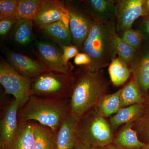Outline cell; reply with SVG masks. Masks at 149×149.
<instances>
[{
	"label": "cell",
	"mask_w": 149,
	"mask_h": 149,
	"mask_svg": "<svg viewBox=\"0 0 149 149\" xmlns=\"http://www.w3.org/2000/svg\"><path fill=\"white\" fill-rule=\"evenodd\" d=\"M74 75L70 108V113L80 118L93 109L107 94L109 83L104 76L103 69L91 72L81 67Z\"/></svg>",
	"instance_id": "obj_1"
},
{
	"label": "cell",
	"mask_w": 149,
	"mask_h": 149,
	"mask_svg": "<svg viewBox=\"0 0 149 149\" xmlns=\"http://www.w3.org/2000/svg\"><path fill=\"white\" fill-rule=\"evenodd\" d=\"M117 34L116 20L95 22L83 44L82 51L90 57L91 63L87 67H83L95 72L109 65L116 57L114 39Z\"/></svg>",
	"instance_id": "obj_2"
},
{
	"label": "cell",
	"mask_w": 149,
	"mask_h": 149,
	"mask_svg": "<svg viewBox=\"0 0 149 149\" xmlns=\"http://www.w3.org/2000/svg\"><path fill=\"white\" fill-rule=\"evenodd\" d=\"M69 102L32 95L19 110V121H36L56 133L70 112Z\"/></svg>",
	"instance_id": "obj_3"
},
{
	"label": "cell",
	"mask_w": 149,
	"mask_h": 149,
	"mask_svg": "<svg viewBox=\"0 0 149 149\" xmlns=\"http://www.w3.org/2000/svg\"><path fill=\"white\" fill-rule=\"evenodd\" d=\"M79 141L90 146L104 148L112 144L113 129L106 118L93 109L79 120Z\"/></svg>",
	"instance_id": "obj_4"
},
{
	"label": "cell",
	"mask_w": 149,
	"mask_h": 149,
	"mask_svg": "<svg viewBox=\"0 0 149 149\" xmlns=\"http://www.w3.org/2000/svg\"><path fill=\"white\" fill-rule=\"evenodd\" d=\"M74 81V73L48 71L33 79L32 95L67 100L71 97Z\"/></svg>",
	"instance_id": "obj_5"
},
{
	"label": "cell",
	"mask_w": 149,
	"mask_h": 149,
	"mask_svg": "<svg viewBox=\"0 0 149 149\" xmlns=\"http://www.w3.org/2000/svg\"><path fill=\"white\" fill-rule=\"evenodd\" d=\"M33 79L21 75L3 59L0 62V83L4 88L5 94L13 95L18 102L19 109L32 96Z\"/></svg>",
	"instance_id": "obj_6"
},
{
	"label": "cell",
	"mask_w": 149,
	"mask_h": 149,
	"mask_svg": "<svg viewBox=\"0 0 149 149\" xmlns=\"http://www.w3.org/2000/svg\"><path fill=\"white\" fill-rule=\"evenodd\" d=\"M80 3L78 5L68 2L66 5L69 12V28L73 45L82 52L83 44L95 21Z\"/></svg>",
	"instance_id": "obj_7"
},
{
	"label": "cell",
	"mask_w": 149,
	"mask_h": 149,
	"mask_svg": "<svg viewBox=\"0 0 149 149\" xmlns=\"http://www.w3.org/2000/svg\"><path fill=\"white\" fill-rule=\"evenodd\" d=\"M36 54L39 60L49 70L72 74L73 66L63 61V51L54 43L48 41H38L36 44Z\"/></svg>",
	"instance_id": "obj_8"
},
{
	"label": "cell",
	"mask_w": 149,
	"mask_h": 149,
	"mask_svg": "<svg viewBox=\"0 0 149 149\" xmlns=\"http://www.w3.org/2000/svg\"><path fill=\"white\" fill-rule=\"evenodd\" d=\"M144 0H118L116 2V26L118 35L132 28L143 14Z\"/></svg>",
	"instance_id": "obj_9"
},
{
	"label": "cell",
	"mask_w": 149,
	"mask_h": 149,
	"mask_svg": "<svg viewBox=\"0 0 149 149\" xmlns=\"http://www.w3.org/2000/svg\"><path fill=\"white\" fill-rule=\"evenodd\" d=\"M62 20L69 26V14L66 4L61 1L43 0L42 5L33 22L39 28Z\"/></svg>",
	"instance_id": "obj_10"
},
{
	"label": "cell",
	"mask_w": 149,
	"mask_h": 149,
	"mask_svg": "<svg viewBox=\"0 0 149 149\" xmlns=\"http://www.w3.org/2000/svg\"><path fill=\"white\" fill-rule=\"evenodd\" d=\"M6 55L8 63L24 77L34 79L50 71L40 61L33 59L24 55L10 52H8Z\"/></svg>",
	"instance_id": "obj_11"
},
{
	"label": "cell",
	"mask_w": 149,
	"mask_h": 149,
	"mask_svg": "<svg viewBox=\"0 0 149 149\" xmlns=\"http://www.w3.org/2000/svg\"><path fill=\"white\" fill-rule=\"evenodd\" d=\"M80 118L71 113L65 118L57 131L56 149H74L79 141Z\"/></svg>",
	"instance_id": "obj_12"
},
{
	"label": "cell",
	"mask_w": 149,
	"mask_h": 149,
	"mask_svg": "<svg viewBox=\"0 0 149 149\" xmlns=\"http://www.w3.org/2000/svg\"><path fill=\"white\" fill-rule=\"evenodd\" d=\"M133 77L143 93L149 91V45L143 44L129 68Z\"/></svg>",
	"instance_id": "obj_13"
},
{
	"label": "cell",
	"mask_w": 149,
	"mask_h": 149,
	"mask_svg": "<svg viewBox=\"0 0 149 149\" xmlns=\"http://www.w3.org/2000/svg\"><path fill=\"white\" fill-rule=\"evenodd\" d=\"M80 2L95 22H106L116 20V1L86 0Z\"/></svg>",
	"instance_id": "obj_14"
},
{
	"label": "cell",
	"mask_w": 149,
	"mask_h": 149,
	"mask_svg": "<svg viewBox=\"0 0 149 149\" xmlns=\"http://www.w3.org/2000/svg\"><path fill=\"white\" fill-rule=\"evenodd\" d=\"M19 107L14 99L6 108L0 122V149L3 148L12 139L18 127Z\"/></svg>",
	"instance_id": "obj_15"
},
{
	"label": "cell",
	"mask_w": 149,
	"mask_h": 149,
	"mask_svg": "<svg viewBox=\"0 0 149 149\" xmlns=\"http://www.w3.org/2000/svg\"><path fill=\"white\" fill-rule=\"evenodd\" d=\"M35 142V123L19 121L16 132L2 149H33Z\"/></svg>",
	"instance_id": "obj_16"
},
{
	"label": "cell",
	"mask_w": 149,
	"mask_h": 149,
	"mask_svg": "<svg viewBox=\"0 0 149 149\" xmlns=\"http://www.w3.org/2000/svg\"><path fill=\"white\" fill-rule=\"evenodd\" d=\"M145 107L143 104L122 108L110 118V124L113 129H116L123 124L134 123L143 115Z\"/></svg>",
	"instance_id": "obj_17"
},
{
	"label": "cell",
	"mask_w": 149,
	"mask_h": 149,
	"mask_svg": "<svg viewBox=\"0 0 149 149\" xmlns=\"http://www.w3.org/2000/svg\"><path fill=\"white\" fill-rule=\"evenodd\" d=\"M134 123L124 125L114 138L113 144L122 149H140L146 145L139 139L134 128Z\"/></svg>",
	"instance_id": "obj_18"
},
{
	"label": "cell",
	"mask_w": 149,
	"mask_h": 149,
	"mask_svg": "<svg viewBox=\"0 0 149 149\" xmlns=\"http://www.w3.org/2000/svg\"><path fill=\"white\" fill-rule=\"evenodd\" d=\"M42 29L46 35L61 48L72 45L69 26L62 20L48 25Z\"/></svg>",
	"instance_id": "obj_19"
},
{
	"label": "cell",
	"mask_w": 149,
	"mask_h": 149,
	"mask_svg": "<svg viewBox=\"0 0 149 149\" xmlns=\"http://www.w3.org/2000/svg\"><path fill=\"white\" fill-rule=\"evenodd\" d=\"M120 92L121 89L112 94L105 95L93 109L99 114L105 118L116 114L121 109Z\"/></svg>",
	"instance_id": "obj_20"
},
{
	"label": "cell",
	"mask_w": 149,
	"mask_h": 149,
	"mask_svg": "<svg viewBox=\"0 0 149 149\" xmlns=\"http://www.w3.org/2000/svg\"><path fill=\"white\" fill-rule=\"evenodd\" d=\"M143 94L133 77L132 79L121 89L120 94L121 108L136 104L143 103Z\"/></svg>",
	"instance_id": "obj_21"
},
{
	"label": "cell",
	"mask_w": 149,
	"mask_h": 149,
	"mask_svg": "<svg viewBox=\"0 0 149 149\" xmlns=\"http://www.w3.org/2000/svg\"><path fill=\"white\" fill-rule=\"evenodd\" d=\"M35 142L33 149H56V133L35 123Z\"/></svg>",
	"instance_id": "obj_22"
},
{
	"label": "cell",
	"mask_w": 149,
	"mask_h": 149,
	"mask_svg": "<svg viewBox=\"0 0 149 149\" xmlns=\"http://www.w3.org/2000/svg\"><path fill=\"white\" fill-rule=\"evenodd\" d=\"M109 73L112 83L115 86H119L128 80L130 71L126 63L119 58L116 57L109 65Z\"/></svg>",
	"instance_id": "obj_23"
},
{
	"label": "cell",
	"mask_w": 149,
	"mask_h": 149,
	"mask_svg": "<svg viewBox=\"0 0 149 149\" xmlns=\"http://www.w3.org/2000/svg\"><path fill=\"white\" fill-rule=\"evenodd\" d=\"M43 0H18L17 1L16 18L33 22L40 9Z\"/></svg>",
	"instance_id": "obj_24"
},
{
	"label": "cell",
	"mask_w": 149,
	"mask_h": 149,
	"mask_svg": "<svg viewBox=\"0 0 149 149\" xmlns=\"http://www.w3.org/2000/svg\"><path fill=\"white\" fill-rule=\"evenodd\" d=\"M33 21L20 19L15 25L14 38L17 43L21 45H27L32 40L33 35Z\"/></svg>",
	"instance_id": "obj_25"
},
{
	"label": "cell",
	"mask_w": 149,
	"mask_h": 149,
	"mask_svg": "<svg viewBox=\"0 0 149 149\" xmlns=\"http://www.w3.org/2000/svg\"><path fill=\"white\" fill-rule=\"evenodd\" d=\"M114 47L116 55L129 68L138 51L125 42L118 34L115 37Z\"/></svg>",
	"instance_id": "obj_26"
},
{
	"label": "cell",
	"mask_w": 149,
	"mask_h": 149,
	"mask_svg": "<svg viewBox=\"0 0 149 149\" xmlns=\"http://www.w3.org/2000/svg\"><path fill=\"white\" fill-rule=\"evenodd\" d=\"M119 36L123 41L139 51L144 44L143 34L139 29L131 28L123 32Z\"/></svg>",
	"instance_id": "obj_27"
},
{
	"label": "cell",
	"mask_w": 149,
	"mask_h": 149,
	"mask_svg": "<svg viewBox=\"0 0 149 149\" xmlns=\"http://www.w3.org/2000/svg\"><path fill=\"white\" fill-rule=\"evenodd\" d=\"M17 0L0 1V20L8 18L16 19Z\"/></svg>",
	"instance_id": "obj_28"
},
{
	"label": "cell",
	"mask_w": 149,
	"mask_h": 149,
	"mask_svg": "<svg viewBox=\"0 0 149 149\" xmlns=\"http://www.w3.org/2000/svg\"><path fill=\"white\" fill-rule=\"evenodd\" d=\"M144 115V114H143ZM135 130L140 136L149 143V113L143 115L136 121Z\"/></svg>",
	"instance_id": "obj_29"
},
{
	"label": "cell",
	"mask_w": 149,
	"mask_h": 149,
	"mask_svg": "<svg viewBox=\"0 0 149 149\" xmlns=\"http://www.w3.org/2000/svg\"><path fill=\"white\" fill-rule=\"evenodd\" d=\"M62 49L63 61L67 64L70 63L69 62V60L75 57L79 53L78 48L73 45L64 46Z\"/></svg>",
	"instance_id": "obj_30"
},
{
	"label": "cell",
	"mask_w": 149,
	"mask_h": 149,
	"mask_svg": "<svg viewBox=\"0 0 149 149\" xmlns=\"http://www.w3.org/2000/svg\"><path fill=\"white\" fill-rule=\"evenodd\" d=\"M17 21L16 19L8 18L0 20V35L4 36L10 31Z\"/></svg>",
	"instance_id": "obj_31"
},
{
	"label": "cell",
	"mask_w": 149,
	"mask_h": 149,
	"mask_svg": "<svg viewBox=\"0 0 149 149\" xmlns=\"http://www.w3.org/2000/svg\"><path fill=\"white\" fill-rule=\"evenodd\" d=\"M91 58L85 53H79L74 57V63L77 65L87 67L91 64Z\"/></svg>",
	"instance_id": "obj_32"
},
{
	"label": "cell",
	"mask_w": 149,
	"mask_h": 149,
	"mask_svg": "<svg viewBox=\"0 0 149 149\" xmlns=\"http://www.w3.org/2000/svg\"><path fill=\"white\" fill-rule=\"evenodd\" d=\"M137 29L140 30L143 35L144 44L149 45V19L141 18L139 27Z\"/></svg>",
	"instance_id": "obj_33"
},
{
	"label": "cell",
	"mask_w": 149,
	"mask_h": 149,
	"mask_svg": "<svg viewBox=\"0 0 149 149\" xmlns=\"http://www.w3.org/2000/svg\"><path fill=\"white\" fill-rule=\"evenodd\" d=\"M141 18L143 19H149V0L143 1V14Z\"/></svg>",
	"instance_id": "obj_34"
},
{
	"label": "cell",
	"mask_w": 149,
	"mask_h": 149,
	"mask_svg": "<svg viewBox=\"0 0 149 149\" xmlns=\"http://www.w3.org/2000/svg\"><path fill=\"white\" fill-rule=\"evenodd\" d=\"M74 149H103V148L90 146L86 144L83 143L79 141Z\"/></svg>",
	"instance_id": "obj_35"
},
{
	"label": "cell",
	"mask_w": 149,
	"mask_h": 149,
	"mask_svg": "<svg viewBox=\"0 0 149 149\" xmlns=\"http://www.w3.org/2000/svg\"><path fill=\"white\" fill-rule=\"evenodd\" d=\"M103 149H122L120 148H118L116 146L114 145L113 144H111L109 146H107L105 147Z\"/></svg>",
	"instance_id": "obj_36"
},
{
	"label": "cell",
	"mask_w": 149,
	"mask_h": 149,
	"mask_svg": "<svg viewBox=\"0 0 149 149\" xmlns=\"http://www.w3.org/2000/svg\"><path fill=\"white\" fill-rule=\"evenodd\" d=\"M140 149H149V143H146L143 148Z\"/></svg>",
	"instance_id": "obj_37"
}]
</instances>
